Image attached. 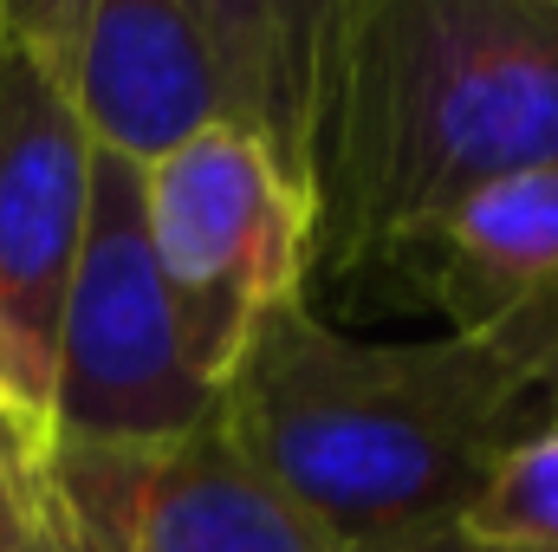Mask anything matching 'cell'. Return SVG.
Listing matches in <instances>:
<instances>
[{
  "label": "cell",
  "mask_w": 558,
  "mask_h": 552,
  "mask_svg": "<svg viewBox=\"0 0 558 552\" xmlns=\"http://www.w3.org/2000/svg\"><path fill=\"white\" fill-rule=\"evenodd\" d=\"M454 533L494 552H558V422H539L494 461Z\"/></svg>",
  "instance_id": "obj_9"
},
{
  "label": "cell",
  "mask_w": 558,
  "mask_h": 552,
  "mask_svg": "<svg viewBox=\"0 0 558 552\" xmlns=\"http://www.w3.org/2000/svg\"><path fill=\"white\" fill-rule=\"evenodd\" d=\"M98 156L131 169L208 131L274 143L305 176L325 0H20Z\"/></svg>",
  "instance_id": "obj_3"
},
{
  "label": "cell",
  "mask_w": 558,
  "mask_h": 552,
  "mask_svg": "<svg viewBox=\"0 0 558 552\" xmlns=\"http://www.w3.org/2000/svg\"><path fill=\"white\" fill-rule=\"evenodd\" d=\"M390 552H494V547H468L461 533H435V540H416V547H390Z\"/></svg>",
  "instance_id": "obj_12"
},
{
  "label": "cell",
  "mask_w": 558,
  "mask_h": 552,
  "mask_svg": "<svg viewBox=\"0 0 558 552\" xmlns=\"http://www.w3.org/2000/svg\"><path fill=\"white\" fill-rule=\"evenodd\" d=\"M215 416L344 552L454 533L494 461L553 422L500 332L377 345L331 325L312 292L260 319Z\"/></svg>",
  "instance_id": "obj_2"
},
{
  "label": "cell",
  "mask_w": 558,
  "mask_h": 552,
  "mask_svg": "<svg viewBox=\"0 0 558 552\" xmlns=\"http://www.w3.org/2000/svg\"><path fill=\"white\" fill-rule=\"evenodd\" d=\"M46 547V435L0 397V552Z\"/></svg>",
  "instance_id": "obj_10"
},
{
  "label": "cell",
  "mask_w": 558,
  "mask_h": 552,
  "mask_svg": "<svg viewBox=\"0 0 558 552\" xmlns=\"http://www.w3.org/2000/svg\"><path fill=\"white\" fill-rule=\"evenodd\" d=\"M526 364H533V377H539V391H546V410L558 422V292L553 299H539L533 312H520V319H507V325H494Z\"/></svg>",
  "instance_id": "obj_11"
},
{
  "label": "cell",
  "mask_w": 558,
  "mask_h": 552,
  "mask_svg": "<svg viewBox=\"0 0 558 552\" xmlns=\"http://www.w3.org/2000/svg\"><path fill=\"white\" fill-rule=\"evenodd\" d=\"M39 552H344L221 416L156 442H46Z\"/></svg>",
  "instance_id": "obj_6"
},
{
  "label": "cell",
  "mask_w": 558,
  "mask_h": 552,
  "mask_svg": "<svg viewBox=\"0 0 558 552\" xmlns=\"http://www.w3.org/2000/svg\"><path fill=\"white\" fill-rule=\"evenodd\" d=\"M558 163V0H325L305 195L318 274L357 279L448 208Z\"/></svg>",
  "instance_id": "obj_1"
},
{
  "label": "cell",
  "mask_w": 558,
  "mask_h": 552,
  "mask_svg": "<svg viewBox=\"0 0 558 552\" xmlns=\"http://www.w3.org/2000/svg\"><path fill=\"white\" fill-rule=\"evenodd\" d=\"M384 279L416 292L448 332H494L558 292V163L487 182L435 228L403 241Z\"/></svg>",
  "instance_id": "obj_8"
},
{
  "label": "cell",
  "mask_w": 558,
  "mask_h": 552,
  "mask_svg": "<svg viewBox=\"0 0 558 552\" xmlns=\"http://www.w3.org/2000/svg\"><path fill=\"white\" fill-rule=\"evenodd\" d=\"M92 163L72 92L20 0H0V397L46 435L65 286L85 248Z\"/></svg>",
  "instance_id": "obj_7"
},
{
  "label": "cell",
  "mask_w": 558,
  "mask_h": 552,
  "mask_svg": "<svg viewBox=\"0 0 558 552\" xmlns=\"http://www.w3.org/2000/svg\"><path fill=\"white\" fill-rule=\"evenodd\" d=\"M143 221L182 351L221 397L260 319L286 299H305L318 274L305 176L274 143L208 131L143 169Z\"/></svg>",
  "instance_id": "obj_4"
},
{
  "label": "cell",
  "mask_w": 558,
  "mask_h": 552,
  "mask_svg": "<svg viewBox=\"0 0 558 552\" xmlns=\"http://www.w3.org/2000/svg\"><path fill=\"white\" fill-rule=\"evenodd\" d=\"M215 410L221 397L195 377L149 254L143 169L98 156L85 248L59 312L46 442H156Z\"/></svg>",
  "instance_id": "obj_5"
}]
</instances>
